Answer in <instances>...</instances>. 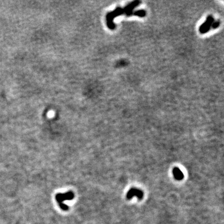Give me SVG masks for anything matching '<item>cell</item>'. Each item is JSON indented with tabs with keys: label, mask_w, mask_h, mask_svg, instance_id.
<instances>
[{
	"label": "cell",
	"mask_w": 224,
	"mask_h": 224,
	"mask_svg": "<svg viewBox=\"0 0 224 224\" xmlns=\"http://www.w3.org/2000/svg\"><path fill=\"white\" fill-rule=\"evenodd\" d=\"M141 2L140 1H135L132 2L129 4H128L124 8H117L115 10L109 13L106 15V24L110 30H113L115 29L116 26L114 23V20L116 17L119 16L126 15L127 16H136L140 17H144L146 16V11L144 10H139V11L133 12L135 8L139 5Z\"/></svg>",
	"instance_id": "cell-1"
},
{
	"label": "cell",
	"mask_w": 224,
	"mask_h": 224,
	"mask_svg": "<svg viewBox=\"0 0 224 224\" xmlns=\"http://www.w3.org/2000/svg\"><path fill=\"white\" fill-rule=\"evenodd\" d=\"M74 195L73 192L69 191L64 194H57L56 196V201L59 206L63 211L68 210L69 206L64 203V201L71 200L74 198Z\"/></svg>",
	"instance_id": "cell-2"
},
{
	"label": "cell",
	"mask_w": 224,
	"mask_h": 224,
	"mask_svg": "<svg viewBox=\"0 0 224 224\" xmlns=\"http://www.w3.org/2000/svg\"><path fill=\"white\" fill-rule=\"evenodd\" d=\"M214 19L212 16H209L206 19V21L200 26L199 28V31L201 34H205L208 32L210 29L212 24L213 23Z\"/></svg>",
	"instance_id": "cell-3"
},
{
	"label": "cell",
	"mask_w": 224,
	"mask_h": 224,
	"mask_svg": "<svg viewBox=\"0 0 224 224\" xmlns=\"http://www.w3.org/2000/svg\"><path fill=\"white\" fill-rule=\"evenodd\" d=\"M136 196L138 197V198H142L143 196V193L142 191H140L139 189H135V188H132L130 189L127 193V198L130 199L132 197Z\"/></svg>",
	"instance_id": "cell-4"
},
{
	"label": "cell",
	"mask_w": 224,
	"mask_h": 224,
	"mask_svg": "<svg viewBox=\"0 0 224 224\" xmlns=\"http://www.w3.org/2000/svg\"><path fill=\"white\" fill-rule=\"evenodd\" d=\"M173 176H174V177L176 180H181L184 178L183 173L179 168H174L173 170Z\"/></svg>",
	"instance_id": "cell-5"
},
{
	"label": "cell",
	"mask_w": 224,
	"mask_h": 224,
	"mask_svg": "<svg viewBox=\"0 0 224 224\" xmlns=\"http://www.w3.org/2000/svg\"><path fill=\"white\" fill-rule=\"evenodd\" d=\"M220 24V22L219 21H214L213 23H212L211 27L213 29H216L219 27Z\"/></svg>",
	"instance_id": "cell-6"
}]
</instances>
